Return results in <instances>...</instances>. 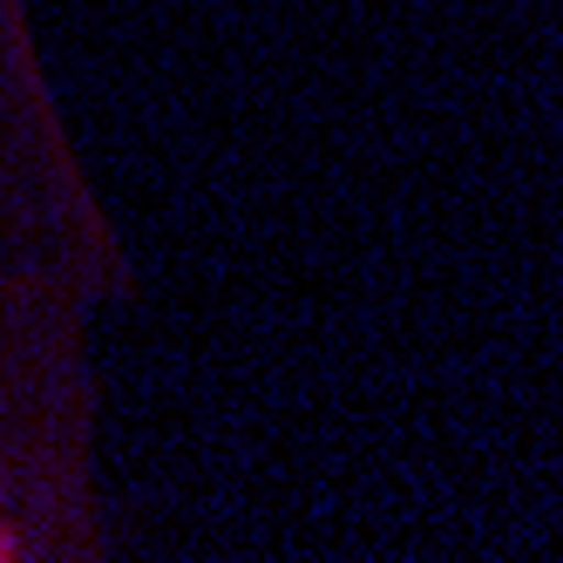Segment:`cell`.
I'll use <instances>...</instances> for the list:
<instances>
[{
  "instance_id": "1",
  "label": "cell",
  "mask_w": 563,
  "mask_h": 563,
  "mask_svg": "<svg viewBox=\"0 0 563 563\" xmlns=\"http://www.w3.org/2000/svg\"><path fill=\"white\" fill-rule=\"evenodd\" d=\"M102 218L34 75L21 0H0V556H42L68 530V333L89 292H102Z\"/></svg>"
}]
</instances>
